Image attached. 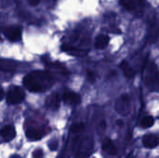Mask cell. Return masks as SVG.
I'll list each match as a JSON object with an SVG mask.
<instances>
[{"label": "cell", "instance_id": "277c9868", "mask_svg": "<svg viewBox=\"0 0 159 158\" xmlns=\"http://www.w3.org/2000/svg\"><path fill=\"white\" fill-rule=\"evenodd\" d=\"M4 33L10 41H18L21 37V29L18 26H10L5 29Z\"/></svg>", "mask_w": 159, "mask_h": 158}, {"label": "cell", "instance_id": "ac0fdd59", "mask_svg": "<svg viewBox=\"0 0 159 158\" xmlns=\"http://www.w3.org/2000/svg\"><path fill=\"white\" fill-rule=\"evenodd\" d=\"M27 1L32 6H37L39 4V2H40V0H27Z\"/></svg>", "mask_w": 159, "mask_h": 158}, {"label": "cell", "instance_id": "8fae6325", "mask_svg": "<svg viewBox=\"0 0 159 158\" xmlns=\"http://www.w3.org/2000/svg\"><path fill=\"white\" fill-rule=\"evenodd\" d=\"M43 133L37 129H29L26 131V137L31 141H38L42 138Z\"/></svg>", "mask_w": 159, "mask_h": 158}, {"label": "cell", "instance_id": "7c38bea8", "mask_svg": "<svg viewBox=\"0 0 159 158\" xmlns=\"http://www.w3.org/2000/svg\"><path fill=\"white\" fill-rule=\"evenodd\" d=\"M109 43V37L105 34H101L96 38L95 41V47L98 49H103Z\"/></svg>", "mask_w": 159, "mask_h": 158}, {"label": "cell", "instance_id": "9c48e42d", "mask_svg": "<svg viewBox=\"0 0 159 158\" xmlns=\"http://www.w3.org/2000/svg\"><path fill=\"white\" fill-rule=\"evenodd\" d=\"M16 62L11 60L0 59V70L5 72H13L16 69Z\"/></svg>", "mask_w": 159, "mask_h": 158}, {"label": "cell", "instance_id": "4fadbf2b", "mask_svg": "<svg viewBox=\"0 0 159 158\" xmlns=\"http://www.w3.org/2000/svg\"><path fill=\"white\" fill-rule=\"evenodd\" d=\"M47 106L53 109V110H57L59 108V106H60V98L58 97L57 94H53L48 99Z\"/></svg>", "mask_w": 159, "mask_h": 158}, {"label": "cell", "instance_id": "5b68a950", "mask_svg": "<svg viewBox=\"0 0 159 158\" xmlns=\"http://www.w3.org/2000/svg\"><path fill=\"white\" fill-rule=\"evenodd\" d=\"M143 143L146 148H156L159 144V137L155 134H148L143 138Z\"/></svg>", "mask_w": 159, "mask_h": 158}, {"label": "cell", "instance_id": "44dd1931", "mask_svg": "<svg viewBox=\"0 0 159 158\" xmlns=\"http://www.w3.org/2000/svg\"><path fill=\"white\" fill-rule=\"evenodd\" d=\"M10 158H20V156H12Z\"/></svg>", "mask_w": 159, "mask_h": 158}, {"label": "cell", "instance_id": "8992f818", "mask_svg": "<svg viewBox=\"0 0 159 158\" xmlns=\"http://www.w3.org/2000/svg\"><path fill=\"white\" fill-rule=\"evenodd\" d=\"M62 100L65 103L70 105H77L81 102V98L78 94L75 92H65L62 96Z\"/></svg>", "mask_w": 159, "mask_h": 158}, {"label": "cell", "instance_id": "7a4b0ae2", "mask_svg": "<svg viewBox=\"0 0 159 158\" xmlns=\"http://www.w3.org/2000/svg\"><path fill=\"white\" fill-rule=\"evenodd\" d=\"M24 91L20 87H11L7 94V102L8 104H17L24 100Z\"/></svg>", "mask_w": 159, "mask_h": 158}, {"label": "cell", "instance_id": "d6986e66", "mask_svg": "<svg viewBox=\"0 0 159 158\" xmlns=\"http://www.w3.org/2000/svg\"><path fill=\"white\" fill-rule=\"evenodd\" d=\"M4 96H5V92H4V89H3V88H2V87H0V102H1L2 100H3Z\"/></svg>", "mask_w": 159, "mask_h": 158}, {"label": "cell", "instance_id": "ffe728a7", "mask_svg": "<svg viewBox=\"0 0 159 158\" xmlns=\"http://www.w3.org/2000/svg\"><path fill=\"white\" fill-rule=\"evenodd\" d=\"M34 156L36 157V156H42V151H35L34 152Z\"/></svg>", "mask_w": 159, "mask_h": 158}, {"label": "cell", "instance_id": "2e32d148", "mask_svg": "<svg viewBox=\"0 0 159 158\" xmlns=\"http://www.w3.org/2000/svg\"><path fill=\"white\" fill-rule=\"evenodd\" d=\"M84 128H85V126H84L83 123H77V124H75V125L72 126L71 130L74 131V132H79V131L83 130Z\"/></svg>", "mask_w": 159, "mask_h": 158}, {"label": "cell", "instance_id": "5bb4252c", "mask_svg": "<svg viewBox=\"0 0 159 158\" xmlns=\"http://www.w3.org/2000/svg\"><path fill=\"white\" fill-rule=\"evenodd\" d=\"M120 67H121V69H122V71H123V73L127 78H132L134 76V72L127 61H123L120 64Z\"/></svg>", "mask_w": 159, "mask_h": 158}, {"label": "cell", "instance_id": "6da1fadb", "mask_svg": "<svg viewBox=\"0 0 159 158\" xmlns=\"http://www.w3.org/2000/svg\"><path fill=\"white\" fill-rule=\"evenodd\" d=\"M53 84L51 75L47 72L35 71L23 79L24 87L32 92H42Z\"/></svg>", "mask_w": 159, "mask_h": 158}, {"label": "cell", "instance_id": "e0dca14e", "mask_svg": "<svg viewBox=\"0 0 159 158\" xmlns=\"http://www.w3.org/2000/svg\"><path fill=\"white\" fill-rule=\"evenodd\" d=\"M88 77H89V80L91 83H93V82L95 81V75H94L93 73L89 72V73H88Z\"/></svg>", "mask_w": 159, "mask_h": 158}, {"label": "cell", "instance_id": "3957f363", "mask_svg": "<svg viewBox=\"0 0 159 158\" xmlns=\"http://www.w3.org/2000/svg\"><path fill=\"white\" fill-rule=\"evenodd\" d=\"M116 110L120 115H128L130 110V98L128 95L121 96L116 104Z\"/></svg>", "mask_w": 159, "mask_h": 158}, {"label": "cell", "instance_id": "52a82bcc", "mask_svg": "<svg viewBox=\"0 0 159 158\" xmlns=\"http://www.w3.org/2000/svg\"><path fill=\"white\" fill-rule=\"evenodd\" d=\"M120 3L127 9L134 10L141 7L143 5L144 0H120Z\"/></svg>", "mask_w": 159, "mask_h": 158}, {"label": "cell", "instance_id": "30bf717a", "mask_svg": "<svg viewBox=\"0 0 159 158\" xmlns=\"http://www.w3.org/2000/svg\"><path fill=\"white\" fill-rule=\"evenodd\" d=\"M102 150L112 156H116L117 154V149L110 139H105L102 143Z\"/></svg>", "mask_w": 159, "mask_h": 158}, {"label": "cell", "instance_id": "ba28073f", "mask_svg": "<svg viewBox=\"0 0 159 158\" xmlns=\"http://www.w3.org/2000/svg\"><path fill=\"white\" fill-rule=\"evenodd\" d=\"M0 134L6 141H11L16 136V130L12 126H6L1 129Z\"/></svg>", "mask_w": 159, "mask_h": 158}, {"label": "cell", "instance_id": "9a60e30c", "mask_svg": "<svg viewBox=\"0 0 159 158\" xmlns=\"http://www.w3.org/2000/svg\"><path fill=\"white\" fill-rule=\"evenodd\" d=\"M155 123V119L152 116H145L143 117L141 122H140V126L143 129H148L151 128Z\"/></svg>", "mask_w": 159, "mask_h": 158}]
</instances>
